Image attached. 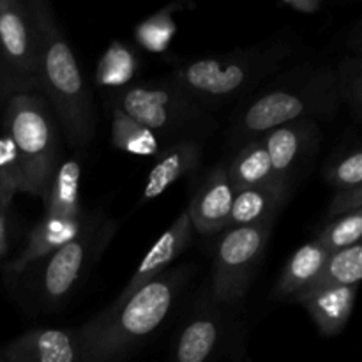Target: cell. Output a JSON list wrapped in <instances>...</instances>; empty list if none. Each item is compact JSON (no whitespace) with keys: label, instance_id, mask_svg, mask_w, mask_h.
Returning <instances> with one entry per match:
<instances>
[{"label":"cell","instance_id":"cell-1","mask_svg":"<svg viewBox=\"0 0 362 362\" xmlns=\"http://www.w3.org/2000/svg\"><path fill=\"white\" fill-rule=\"evenodd\" d=\"M37 41V85L52 105L66 140L76 151L88 147L95 133L90 90L52 6L45 0H28Z\"/></svg>","mask_w":362,"mask_h":362},{"label":"cell","instance_id":"cell-2","mask_svg":"<svg viewBox=\"0 0 362 362\" xmlns=\"http://www.w3.org/2000/svg\"><path fill=\"white\" fill-rule=\"evenodd\" d=\"M184 285L186 271H166L129 299L110 304L103 313L81 325V362H120L129 356L170 317Z\"/></svg>","mask_w":362,"mask_h":362},{"label":"cell","instance_id":"cell-3","mask_svg":"<svg viewBox=\"0 0 362 362\" xmlns=\"http://www.w3.org/2000/svg\"><path fill=\"white\" fill-rule=\"evenodd\" d=\"M341 105L334 67H296L269 83L240 110L232 133L244 145L293 120L332 119Z\"/></svg>","mask_w":362,"mask_h":362},{"label":"cell","instance_id":"cell-4","mask_svg":"<svg viewBox=\"0 0 362 362\" xmlns=\"http://www.w3.org/2000/svg\"><path fill=\"white\" fill-rule=\"evenodd\" d=\"M290 53L292 48L278 41L269 46L197 57L177 64L168 80L207 112V108H219L244 98L269 74L276 73Z\"/></svg>","mask_w":362,"mask_h":362},{"label":"cell","instance_id":"cell-5","mask_svg":"<svg viewBox=\"0 0 362 362\" xmlns=\"http://www.w3.org/2000/svg\"><path fill=\"white\" fill-rule=\"evenodd\" d=\"M6 136L16 154V193L42 200L59 166L55 115L45 98L13 94L4 113Z\"/></svg>","mask_w":362,"mask_h":362},{"label":"cell","instance_id":"cell-6","mask_svg":"<svg viewBox=\"0 0 362 362\" xmlns=\"http://www.w3.org/2000/svg\"><path fill=\"white\" fill-rule=\"evenodd\" d=\"M106 101L156 134L172 136L209 127L207 112L168 78L112 90Z\"/></svg>","mask_w":362,"mask_h":362},{"label":"cell","instance_id":"cell-7","mask_svg":"<svg viewBox=\"0 0 362 362\" xmlns=\"http://www.w3.org/2000/svg\"><path fill=\"white\" fill-rule=\"evenodd\" d=\"M117 232V223L103 212H87L80 232L45 258L39 272V292L48 306H59L94 267Z\"/></svg>","mask_w":362,"mask_h":362},{"label":"cell","instance_id":"cell-8","mask_svg":"<svg viewBox=\"0 0 362 362\" xmlns=\"http://www.w3.org/2000/svg\"><path fill=\"white\" fill-rule=\"evenodd\" d=\"M276 219L232 226L219 240L212 271V296L221 304L244 299L271 239Z\"/></svg>","mask_w":362,"mask_h":362},{"label":"cell","instance_id":"cell-9","mask_svg":"<svg viewBox=\"0 0 362 362\" xmlns=\"http://www.w3.org/2000/svg\"><path fill=\"white\" fill-rule=\"evenodd\" d=\"M0 60L14 94L37 85V41L28 0H0Z\"/></svg>","mask_w":362,"mask_h":362},{"label":"cell","instance_id":"cell-10","mask_svg":"<svg viewBox=\"0 0 362 362\" xmlns=\"http://www.w3.org/2000/svg\"><path fill=\"white\" fill-rule=\"evenodd\" d=\"M317 120H293L262 134L274 177L292 187L308 170L320 147Z\"/></svg>","mask_w":362,"mask_h":362},{"label":"cell","instance_id":"cell-11","mask_svg":"<svg viewBox=\"0 0 362 362\" xmlns=\"http://www.w3.org/2000/svg\"><path fill=\"white\" fill-rule=\"evenodd\" d=\"M81 329H32L2 346L4 362H81Z\"/></svg>","mask_w":362,"mask_h":362},{"label":"cell","instance_id":"cell-12","mask_svg":"<svg viewBox=\"0 0 362 362\" xmlns=\"http://www.w3.org/2000/svg\"><path fill=\"white\" fill-rule=\"evenodd\" d=\"M233 198L235 191L226 177V163H221L212 168L204 184L191 198L189 209H186L193 230L200 232L202 235L226 232L230 228Z\"/></svg>","mask_w":362,"mask_h":362},{"label":"cell","instance_id":"cell-13","mask_svg":"<svg viewBox=\"0 0 362 362\" xmlns=\"http://www.w3.org/2000/svg\"><path fill=\"white\" fill-rule=\"evenodd\" d=\"M191 239H193V225H191L187 211H184L182 214L173 221V225L156 240L154 246L148 250V253L145 255L144 260L138 264L134 274L131 276L127 285L124 286L122 292L119 293V297H117L112 304L124 303V300L129 299L136 290H140L141 286L151 283L152 279L158 278L159 274L166 272L170 264L189 246Z\"/></svg>","mask_w":362,"mask_h":362},{"label":"cell","instance_id":"cell-14","mask_svg":"<svg viewBox=\"0 0 362 362\" xmlns=\"http://www.w3.org/2000/svg\"><path fill=\"white\" fill-rule=\"evenodd\" d=\"M202 161V144L197 138H180L159 154L145 180L140 204L154 200L173 182L194 172Z\"/></svg>","mask_w":362,"mask_h":362},{"label":"cell","instance_id":"cell-15","mask_svg":"<svg viewBox=\"0 0 362 362\" xmlns=\"http://www.w3.org/2000/svg\"><path fill=\"white\" fill-rule=\"evenodd\" d=\"M221 315L211 308L197 311L177 336L172 362H209L221 343Z\"/></svg>","mask_w":362,"mask_h":362},{"label":"cell","instance_id":"cell-16","mask_svg":"<svg viewBox=\"0 0 362 362\" xmlns=\"http://www.w3.org/2000/svg\"><path fill=\"white\" fill-rule=\"evenodd\" d=\"M290 193H292V187L286 186L281 180H272L262 186L239 191L233 198L230 228L276 219L281 207L288 200Z\"/></svg>","mask_w":362,"mask_h":362},{"label":"cell","instance_id":"cell-17","mask_svg":"<svg viewBox=\"0 0 362 362\" xmlns=\"http://www.w3.org/2000/svg\"><path fill=\"white\" fill-rule=\"evenodd\" d=\"M356 296L357 286H336L308 293L296 299V303L306 308L322 334L336 336L345 329L352 315Z\"/></svg>","mask_w":362,"mask_h":362},{"label":"cell","instance_id":"cell-18","mask_svg":"<svg viewBox=\"0 0 362 362\" xmlns=\"http://www.w3.org/2000/svg\"><path fill=\"white\" fill-rule=\"evenodd\" d=\"M83 219L85 216L81 219H78V221H64V219H55L45 216L32 228V232L28 233V239L23 251L7 267L11 274H21L32 264H35L37 260H45L53 251H57L60 246L69 243L80 232L81 225H83Z\"/></svg>","mask_w":362,"mask_h":362},{"label":"cell","instance_id":"cell-19","mask_svg":"<svg viewBox=\"0 0 362 362\" xmlns=\"http://www.w3.org/2000/svg\"><path fill=\"white\" fill-rule=\"evenodd\" d=\"M80 182L81 165L78 159H66L59 163L42 198L45 216L64 221H78L83 218Z\"/></svg>","mask_w":362,"mask_h":362},{"label":"cell","instance_id":"cell-20","mask_svg":"<svg viewBox=\"0 0 362 362\" xmlns=\"http://www.w3.org/2000/svg\"><path fill=\"white\" fill-rule=\"evenodd\" d=\"M329 253L317 240L300 246L286 262L276 285L274 296L278 299H296L315 281Z\"/></svg>","mask_w":362,"mask_h":362},{"label":"cell","instance_id":"cell-21","mask_svg":"<svg viewBox=\"0 0 362 362\" xmlns=\"http://www.w3.org/2000/svg\"><path fill=\"white\" fill-rule=\"evenodd\" d=\"M226 177L235 193L278 180L272 172L271 159L262 138H255L240 145L237 154L226 163Z\"/></svg>","mask_w":362,"mask_h":362},{"label":"cell","instance_id":"cell-22","mask_svg":"<svg viewBox=\"0 0 362 362\" xmlns=\"http://www.w3.org/2000/svg\"><path fill=\"white\" fill-rule=\"evenodd\" d=\"M362 279V246L354 244L346 250L331 253L325 260L324 267L320 269L315 281L308 286L304 292H300L299 297L313 293L317 290L324 288H336V286H359ZM293 299V300H296Z\"/></svg>","mask_w":362,"mask_h":362},{"label":"cell","instance_id":"cell-23","mask_svg":"<svg viewBox=\"0 0 362 362\" xmlns=\"http://www.w3.org/2000/svg\"><path fill=\"white\" fill-rule=\"evenodd\" d=\"M140 60L133 48L124 42L112 41L106 52L98 62L95 69V83L99 87H108L113 90L127 87L133 83V78L136 76Z\"/></svg>","mask_w":362,"mask_h":362},{"label":"cell","instance_id":"cell-24","mask_svg":"<svg viewBox=\"0 0 362 362\" xmlns=\"http://www.w3.org/2000/svg\"><path fill=\"white\" fill-rule=\"evenodd\" d=\"M112 112V141L119 151L133 156H156L159 152V138L141 124L117 108Z\"/></svg>","mask_w":362,"mask_h":362},{"label":"cell","instance_id":"cell-25","mask_svg":"<svg viewBox=\"0 0 362 362\" xmlns=\"http://www.w3.org/2000/svg\"><path fill=\"white\" fill-rule=\"evenodd\" d=\"M177 9H180V4H172L138 23L133 32L138 46L148 53L163 55L179 30V25L173 20V13Z\"/></svg>","mask_w":362,"mask_h":362},{"label":"cell","instance_id":"cell-26","mask_svg":"<svg viewBox=\"0 0 362 362\" xmlns=\"http://www.w3.org/2000/svg\"><path fill=\"white\" fill-rule=\"evenodd\" d=\"M361 237L362 211H357L352 212V214L331 219V223H327L320 235H318L317 243L331 255L336 253V251L346 250V247L354 246V244H359Z\"/></svg>","mask_w":362,"mask_h":362},{"label":"cell","instance_id":"cell-27","mask_svg":"<svg viewBox=\"0 0 362 362\" xmlns=\"http://www.w3.org/2000/svg\"><path fill=\"white\" fill-rule=\"evenodd\" d=\"M325 180L329 186L339 189H352L362 186V152L361 148H346L341 154L334 156L325 168Z\"/></svg>","mask_w":362,"mask_h":362},{"label":"cell","instance_id":"cell-28","mask_svg":"<svg viewBox=\"0 0 362 362\" xmlns=\"http://www.w3.org/2000/svg\"><path fill=\"white\" fill-rule=\"evenodd\" d=\"M338 73L339 92L343 103L352 106L354 113L359 119L362 110V64L361 57H346L336 69Z\"/></svg>","mask_w":362,"mask_h":362},{"label":"cell","instance_id":"cell-29","mask_svg":"<svg viewBox=\"0 0 362 362\" xmlns=\"http://www.w3.org/2000/svg\"><path fill=\"white\" fill-rule=\"evenodd\" d=\"M357 211H362V186L336 191L331 204H329L327 216L329 219H334Z\"/></svg>","mask_w":362,"mask_h":362},{"label":"cell","instance_id":"cell-30","mask_svg":"<svg viewBox=\"0 0 362 362\" xmlns=\"http://www.w3.org/2000/svg\"><path fill=\"white\" fill-rule=\"evenodd\" d=\"M14 194L6 187L0 179V258L9 250V228H7V214H9L11 200Z\"/></svg>","mask_w":362,"mask_h":362},{"label":"cell","instance_id":"cell-31","mask_svg":"<svg viewBox=\"0 0 362 362\" xmlns=\"http://www.w3.org/2000/svg\"><path fill=\"white\" fill-rule=\"evenodd\" d=\"M279 6L288 7L300 14H315L322 9L320 0H279Z\"/></svg>","mask_w":362,"mask_h":362},{"label":"cell","instance_id":"cell-32","mask_svg":"<svg viewBox=\"0 0 362 362\" xmlns=\"http://www.w3.org/2000/svg\"><path fill=\"white\" fill-rule=\"evenodd\" d=\"M13 94L14 92H13V87H11L9 76H7L2 60H0V105H2L4 101L7 103V99H9Z\"/></svg>","mask_w":362,"mask_h":362},{"label":"cell","instance_id":"cell-33","mask_svg":"<svg viewBox=\"0 0 362 362\" xmlns=\"http://www.w3.org/2000/svg\"><path fill=\"white\" fill-rule=\"evenodd\" d=\"M0 362H4V359H2V346H0Z\"/></svg>","mask_w":362,"mask_h":362}]
</instances>
